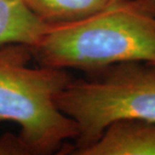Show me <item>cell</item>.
<instances>
[{"mask_svg": "<svg viewBox=\"0 0 155 155\" xmlns=\"http://www.w3.org/2000/svg\"><path fill=\"white\" fill-rule=\"evenodd\" d=\"M32 51L40 64L87 73L127 61L155 64V15L138 0H117L82 19L49 25Z\"/></svg>", "mask_w": 155, "mask_h": 155, "instance_id": "obj_1", "label": "cell"}, {"mask_svg": "<svg viewBox=\"0 0 155 155\" xmlns=\"http://www.w3.org/2000/svg\"><path fill=\"white\" fill-rule=\"evenodd\" d=\"M32 48L23 43L0 46V122H13L17 154L48 155L79 134L77 124L61 111L57 97L73 77L68 70L31 66Z\"/></svg>", "mask_w": 155, "mask_h": 155, "instance_id": "obj_2", "label": "cell"}, {"mask_svg": "<svg viewBox=\"0 0 155 155\" xmlns=\"http://www.w3.org/2000/svg\"><path fill=\"white\" fill-rule=\"evenodd\" d=\"M89 74L73 79L57 97L58 107L79 131L72 154L94 143L115 121H155V64L127 61Z\"/></svg>", "mask_w": 155, "mask_h": 155, "instance_id": "obj_3", "label": "cell"}, {"mask_svg": "<svg viewBox=\"0 0 155 155\" xmlns=\"http://www.w3.org/2000/svg\"><path fill=\"white\" fill-rule=\"evenodd\" d=\"M76 155H155V121H115Z\"/></svg>", "mask_w": 155, "mask_h": 155, "instance_id": "obj_4", "label": "cell"}, {"mask_svg": "<svg viewBox=\"0 0 155 155\" xmlns=\"http://www.w3.org/2000/svg\"><path fill=\"white\" fill-rule=\"evenodd\" d=\"M48 27L24 0H0V46L23 43L35 48Z\"/></svg>", "mask_w": 155, "mask_h": 155, "instance_id": "obj_5", "label": "cell"}, {"mask_svg": "<svg viewBox=\"0 0 155 155\" xmlns=\"http://www.w3.org/2000/svg\"><path fill=\"white\" fill-rule=\"evenodd\" d=\"M28 8L48 25L82 19L117 0H24Z\"/></svg>", "mask_w": 155, "mask_h": 155, "instance_id": "obj_6", "label": "cell"}, {"mask_svg": "<svg viewBox=\"0 0 155 155\" xmlns=\"http://www.w3.org/2000/svg\"><path fill=\"white\" fill-rule=\"evenodd\" d=\"M143 7L155 15V0H138Z\"/></svg>", "mask_w": 155, "mask_h": 155, "instance_id": "obj_7", "label": "cell"}]
</instances>
